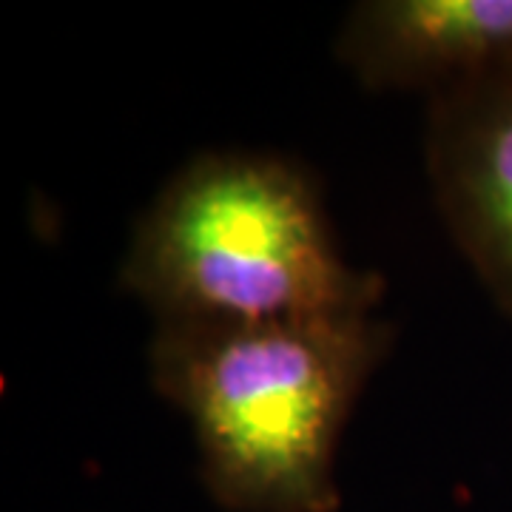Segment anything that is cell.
<instances>
[{"mask_svg":"<svg viewBox=\"0 0 512 512\" xmlns=\"http://www.w3.org/2000/svg\"><path fill=\"white\" fill-rule=\"evenodd\" d=\"M373 313L279 322H160L154 390L183 413L208 495L228 512H336V456L390 353Z\"/></svg>","mask_w":512,"mask_h":512,"instance_id":"6da1fadb","label":"cell"},{"mask_svg":"<svg viewBox=\"0 0 512 512\" xmlns=\"http://www.w3.org/2000/svg\"><path fill=\"white\" fill-rule=\"evenodd\" d=\"M424 168L458 254L512 319V66L427 100Z\"/></svg>","mask_w":512,"mask_h":512,"instance_id":"3957f363","label":"cell"},{"mask_svg":"<svg viewBox=\"0 0 512 512\" xmlns=\"http://www.w3.org/2000/svg\"><path fill=\"white\" fill-rule=\"evenodd\" d=\"M333 55L367 92L430 100L512 66V0H362Z\"/></svg>","mask_w":512,"mask_h":512,"instance_id":"277c9868","label":"cell"},{"mask_svg":"<svg viewBox=\"0 0 512 512\" xmlns=\"http://www.w3.org/2000/svg\"><path fill=\"white\" fill-rule=\"evenodd\" d=\"M120 285L160 322H279L382 308L353 268L313 174L271 151H205L148 202Z\"/></svg>","mask_w":512,"mask_h":512,"instance_id":"7a4b0ae2","label":"cell"}]
</instances>
